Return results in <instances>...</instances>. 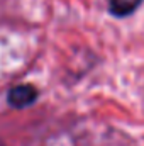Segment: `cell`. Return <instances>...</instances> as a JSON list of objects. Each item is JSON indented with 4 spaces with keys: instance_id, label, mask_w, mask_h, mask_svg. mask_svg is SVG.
Masks as SVG:
<instances>
[{
    "instance_id": "1",
    "label": "cell",
    "mask_w": 144,
    "mask_h": 146,
    "mask_svg": "<svg viewBox=\"0 0 144 146\" xmlns=\"http://www.w3.org/2000/svg\"><path fill=\"white\" fill-rule=\"evenodd\" d=\"M9 104L15 109H24L37 99V90L32 85H17L9 92Z\"/></svg>"
},
{
    "instance_id": "2",
    "label": "cell",
    "mask_w": 144,
    "mask_h": 146,
    "mask_svg": "<svg viewBox=\"0 0 144 146\" xmlns=\"http://www.w3.org/2000/svg\"><path fill=\"white\" fill-rule=\"evenodd\" d=\"M141 2L143 0H110V12L114 15L124 17V15L132 14L139 7Z\"/></svg>"
}]
</instances>
